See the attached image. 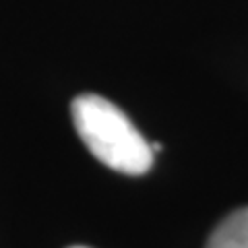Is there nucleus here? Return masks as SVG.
<instances>
[{"mask_svg": "<svg viewBox=\"0 0 248 248\" xmlns=\"http://www.w3.org/2000/svg\"><path fill=\"white\" fill-rule=\"evenodd\" d=\"M207 248H248V207L228 215L213 230Z\"/></svg>", "mask_w": 248, "mask_h": 248, "instance_id": "obj_2", "label": "nucleus"}, {"mask_svg": "<svg viewBox=\"0 0 248 248\" xmlns=\"http://www.w3.org/2000/svg\"><path fill=\"white\" fill-rule=\"evenodd\" d=\"M73 124L85 147L122 174H145L153 164V149L116 104L95 93L79 95L71 106Z\"/></svg>", "mask_w": 248, "mask_h": 248, "instance_id": "obj_1", "label": "nucleus"}, {"mask_svg": "<svg viewBox=\"0 0 248 248\" xmlns=\"http://www.w3.org/2000/svg\"><path fill=\"white\" fill-rule=\"evenodd\" d=\"M71 248H85V246H71Z\"/></svg>", "mask_w": 248, "mask_h": 248, "instance_id": "obj_3", "label": "nucleus"}]
</instances>
